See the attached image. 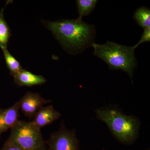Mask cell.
Masks as SVG:
<instances>
[{"label":"cell","instance_id":"obj_1","mask_svg":"<svg viewBox=\"0 0 150 150\" xmlns=\"http://www.w3.org/2000/svg\"><path fill=\"white\" fill-rule=\"evenodd\" d=\"M44 24L63 46L75 53L82 51L93 43L95 28L82 20L45 21Z\"/></svg>","mask_w":150,"mask_h":150},{"label":"cell","instance_id":"obj_2","mask_svg":"<svg viewBox=\"0 0 150 150\" xmlns=\"http://www.w3.org/2000/svg\"><path fill=\"white\" fill-rule=\"evenodd\" d=\"M96 118L104 122L115 139L123 144L131 145L139 136L141 122L134 115L124 114L115 106H107L95 110Z\"/></svg>","mask_w":150,"mask_h":150},{"label":"cell","instance_id":"obj_3","mask_svg":"<svg viewBox=\"0 0 150 150\" xmlns=\"http://www.w3.org/2000/svg\"><path fill=\"white\" fill-rule=\"evenodd\" d=\"M93 55L102 59L110 70H121L129 75L133 81L134 70L137 66L133 47L107 41L105 44L93 43Z\"/></svg>","mask_w":150,"mask_h":150},{"label":"cell","instance_id":"obj_4","mask_svg":"<svg viewBox=\"0 0 150 150\" xmlns=\"http://www.w3.org/2000/svg\"><path fill=\"white\" fill-rule=\"evenodd\" d=\"M8 139L23 150H46L41 130L31 121L19 120L11 129Z\"/></svg>","mask_w":150,"mask_h":150},{"label":"cell","instance_id":"obj_5","mask_svg":"<svg viewBox=\"0 0 150 150\" xmlns=\"http://www.w3.org/2000/svg\"><path fill=\"white\" fill-rule=\"evenodd\" d=\"M46 144V150H81L76 130L67 129L63 121L59 131L51 133Z\"/></svg>","mask_w":150,"mask_h":150},{"label":"cell","instance_id":"obj_6","mask_svg":"<svg viewBox=\"0 0 150 150\" xmlns=\"http://www.w3.org/2000/svg\"><path fill=\"white\" fill-rule=\"evenodd\" d=\"M51 100L43 98L38 93L27 92L18 101L20 109L27 118H33L35 113Z\"/></svg>","mask_w":150,"mask_h":150},{"label":"cell","instance_id":"obj_7","mask_svg":"<svg viewBox=\"0 0 150 150\" xmlns=\"http://www.w3.org/2000/svg\"><path fill=\"white\" fill-rule=\"evenodd\" d=\"M19 110L18 101L8 108H0V140L2 134L11 129L19 120Z\"/></svg>","mask_w":150,"mask_h":150},{"label":"cell","instance_id":"obj_8","mask_svg":"<svg viewBox=\"0 0 150 150\" xmlns=\"http://www.w3.org/2000/svg\"><path fill=\"white\" fill-rule=\"evenodd\" d=\"M61 116V113L56 110L53 105L43 106L36 112L31 122L41 130L43 127L58 120Z\"/></svg>","mask_w":150,"mask_h":150},{"label":"cell","instance_id":"obj_9","mask_svg":"<svg viewBox=\"0 0 150 150\" xmlns=\"http://www.w3.org/2000/svg\"><path fill=\"white\" fill-rule=\"evenodd\" d=\"M13 77L15 83L21 86L32 87L41 85L46 82L45 78L41 75L34 74L23 69L16 74L14 75Z\"/></svg>","mask_w":150,"mask_h":150},{"label":"cell","instance_id":"obj_10","mask_svg":"<svg viewBox=\"0 0 150 150\" xmlns=\"http://www.w3.org/2000/svg\"><path fill=\"white\" fill-rule=\"evenodd\" d=\"M4 8L0 11V47L7 48L11 34L10 28L5 20L4 16Z\"/></svg>","mask_w":150,"mask_h":150},{"label":"cell","instance_id":"obj_11","mask_svg":"<svg viewBox=\"0 0 150 150\" xmlns=\"http://www.w3.org/2000/svg\"><path fill=\"white\" fill-rule=\"evenodd\" d=\"M134 17L137 23L144 29L150 27L149 9L144 6L141 7L135 11Z\"/></svg>","mask_w":150,"mask_h":150},{"label":"cell","instance_id":"obj_12","mask_svg":"<svg viewBox=\"0 0 150 150\" xmlns=\"http://www.w3.org/2000/svg\"><path fill=\"white\" fill-rule=\"evenodd\" d=\"M98 1L96 0H77L76 1L78 13V19L82 20L83 16H88L95 7Z\"/></svg>","mask_w":150,"mask_h":150},{"label":"cell","instance_id":"obj_13","mask_svg":"<svg viewBox=\"0 0 150 150\" xmlns=\"http://www.w3.org/2000/svg\"><path fill=\"white\" fill-rule=\"evenodd\" d=\"M5 59L7 67L10 72L11 76L16 74L23 69L19 62L10 54L7 48H1Z\"/></svg>","mask_w":150,"mask_h":150},{"label":"cell","instance_id":"obj_14","mask_svg":"<svg viewBox=\"0 0 150 150\" xmlns=\"http://www.w3.org/2000/svg\"><path fill=\"white\" fill-rule=\"evenodd\" d=\"M150 41V27L144 29V32L142 34L141 40L136 44L135 46H133L134 49L137 48L140 44L142 43L149 42Z\"/></svg>","mask_w":150,"mask_h":150},{"label":"cell","instance_id":"obj_15","mask_svg":"<svg viewBox=\"0 0 150 150\" xmlns=\"http://www.w3.org/2000/svg\"><path fill=\"white\" fill-rule=\"evenodd\" d=\"M0 150H23L8 139Z\"/></svg>","mask_w":150,"mask_h":150}]
</instances>
